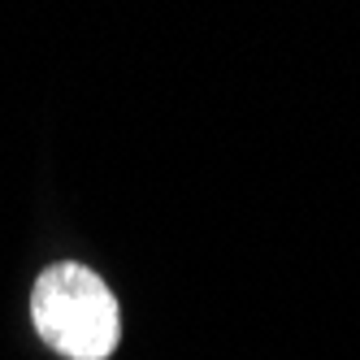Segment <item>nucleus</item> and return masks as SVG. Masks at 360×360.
Instances as JSON below:
<instances>
[{"instance_id":"1","label":"nucleus","mask_w":360,"mask_h":360,"mask_svg":"<svg viewBox=\"0 0 360 360\" xmlns=\"http://www.w3.org/2000/svg\"><path fill=\"white\" fill-rule=\"evenodd\" d=\"M31 321L53 352L70 360H105L117 347L122 308L109 282L87 265H53L35 278Z\"/></svg>"}]
</instances>
